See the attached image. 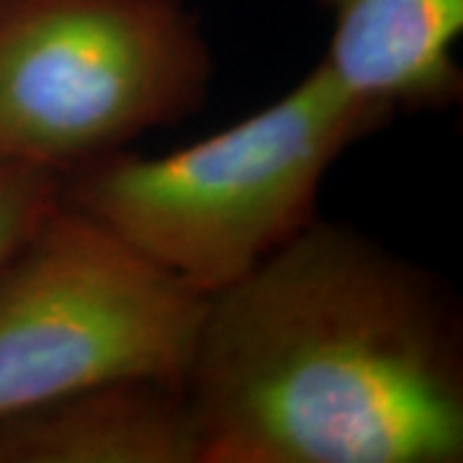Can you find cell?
<instances>
[{
	"label": "cell",
	"instance_id": "5b68a950",
	"mask_svg": "<svg viewBox=\"0 0 463 463\" xmlns=\"http://www.w3.org/2000/svg\"><path fill=\"white\" fill-rule=\"evenodd\" d=\"M315 3L332 26L322 62L350 93L392 114H435L461 103L463 0Z\"/></svg>",
	"mask_w": 463,
	"mask_h": 463
},
{
	"label": "cell",
	"instance_id": "52a82bcc",
	"mask_svg": "<svg viewBox=\"0 0 463 463\" xmlns=\"http://www.w3.org/2000/svg\"><path fill=\"white\" fill-rule=\"evenodd\" d=\"M60 203V175L0 149V265Z\"/></svg>",
	"mask_w": 463,
	"mask_h": 463
},
{
	"label": "cell",
	"instance_id": "8992f818",
	"mask_svg": "<svg viewBox=\"0 0 463 463\" xmlns=\"http://www.w3.org/2000/svg\"><path fill=\"white\" fill-rule=\"evenodd\" d=\"M0 463H199L185 392L111 381L0 417Z\"/></svg>",
	"mask_w": 463,
	"mask_h": 463
},
{
	"label": "cell",
	"instance_id": "6da1fadb",
	"mask_svg": "<svg viewBox=\"0 0 463 463\" xmlns=\"http://www.w3.org/2000/svg\"><path fill=\"white\" fill-rule=\"evenodd\" d=\"M183 392L199 463H461V301L317 216L206 297Z\"/></svg>",
	"mask_w": 463,
	"mask_h": 463
},
{
	"label": "cell",
	"instance_id": "7a4b0ae2",
	"mask_svg": "<svg viewBox=\"0 0 463 463\" xmlns=\"http://www.w3.org/2000/svg\"><path fill=\"white\" fill-rule=\"evenodd\" d=\"M397 114L350 93L322 60L291 90L160 157L114 152L60 175V201L203 297L317 219L347 149Z\"/></svg>",
	"mask_w": 463,
	"mask_h": 463
},
{
	"label": "cell",
	"instance_id": "277c9868",
	"mask_svg": "<svg viewBox=\"0 0 463 463\" xmlns=\"http://www.w3.org/2000/svg\"><path fill=\"white\" fill-rule=\"evenodd\" d=\"M203 307L60 201L0 265V417L111 381L183 386Z\"/></svg>",
	"mask_w": 463,
	"mask_h": 463
},
{
	"label": "cell",
	"instance_id": "3957f363",
	"mask_svg": "<svg viewBox=\"0 0 463 463\" xmlns=\"http://www.w3.org/2000/svg\"><path fill=\"white\" fill-rule=\"evenodd\" d=\"M212 83L185 0H0V149L57 175L199 114Z\"/></svg>",
	"mask_w": 463,
	"mask_h": 463
}]
</instances>
